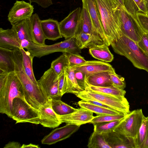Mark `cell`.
<instances>
[{
    "mask_svg": "<svg viewBox=\"0 0 148 148\" xmlns=\"http://www.w3.org/2000/svg\"><path fill=\"white\" fill-rule=\"evenodd\" d=\"M103 28L110 45L123 35L119 15L121 6L118 0H96Z\"/></svg>",
    "mask_w": 148,
    "mask_h": 148,
    "instance_id": "6da1fadb",
    "label": "cell"
},
{
    "mask_svg": "<svg viewBox=\"0 0 148 148\" xmlns=\"http://www.w3.org/2000/svg\"><path fill=\"white\" fill-rule=\"evenodd\" d=\"M13 56L14 72L23 86L25 100L32 106L38 109L49 100L39 86L34 84L25 73L21 52H15Z\"/></svg>",
    "mask_w": 148,
    "mask_h": 148,
    "instance_id": "7a4b0ae2",
    "label": "cell"
},
{
    "mask_svg": "<svg viewBox=\"0 0 148 148\" xmlns=\"http://www.w3.org/2000/svg\"><path fill=\"white\" fill-rule=\"evenodd\" d=\"M111 45L115 53L126 58L136 68L148 73V55L136 42L122 35Z\"/></svg>",
    "mask_w": 148,
    "mask_h": 148,
    "instance_id": "3957f363",
    "label": "cell"
},
{
    "mask_svg": "<svg viewBox=\"0 0 148 148\" xmlns=\"http://www.w3.org/2000/svg\"><path fill=\"white\" fill-rule=\"evenodd\" d=\"M16 97L25 100L23 86L14 71L7 74L3 86L0 88V112L12 118L13 101Z\"/></svg>",
    "mask_w": 148,
    "mask_h": 148,
    "instance_id": "277c9868",
    "label": "cell"
},
{
    "mask_svg": "<svg viewBox=\"0 0 148 148\" xmlns=\"http://www.w3.org/2000/svg\"><path fill=\"white\" fill-rule=\"evenodd\" d=\"M25 49L33 58H40L56 52L78 53L81 52L74 36L50 45H38L31 42Z\"/></svg>",
    "mask_w": 148,
    "mask_h": 148,
    "instance_id": "5b68a950",
    "label": "cell"
},
{
    "mask_svg": "<svg viewBox=\"0 0 148 148\" xmlns=\"http://www.w3.org/2000/svg\"><path fill=\"white\" fill-rule=\"evenodd\" d=\"M12 118L16 121V124L29 123L38 125L40 124V114L38 110L26 100L16 97L13 101Z\"/></svg>",
    "mask_w": 148,
    "mask_h": 148,
    "instance_id": "8992f818",
    "label": "cell"
},
{
    "mask_svg": "<svg viewBox=\"0 0 148 148\" xmlns=\"http://www.w3.org/2000/svg\"><path fill=\"white\" fill-rule=\"evenodd\" d=\"M75 95L82 100L86 99L98 101L126 114L130 112L129 103L125 97L119 98L86 90L80 92Z\"/></svg>",
    "mask_w": 148,
    "mask_h": 148,
    "instance_id": "52a82bcc",
    "label": "cell"
},
{
    "mask_svg": "<svg viewBox=\"0 0 148 148\" xmlns=\"http://www.w3.org/2000/svg\"><path fill=\"white\" fill-rule=\"evenodd\" d=\"M145 117L142 109L133 110L126 115L113 130L134 139L138 133Z\"/></svg>",
    "mask_w": 148,
    "mask_h": 148,
    "instance_id": "ba28073f",
    "label": "cell"
},
{
    "mask_svg": "<svg viewBox=\"0 0 148 148\" xmlns=\"http://www.w3.org/2000/svg\"><path fill=\"white\" fill-rule=\"evenodd\" d=\"M119 19L120 29L123 35L137 43L144 32L140 27L137 18L133 16L125 8L121 6Z\"/></svg>",
    "mask_w": 148,
    "mask_h": 148,
    "instance_id": "9c48e42d",
    "label": "cell"
},
{
    "mask_svg": "<svg viewBox=\"0 0 148 148\" xmlns=\"http://www.w3.org/2000/svg\"><path fill=\"white\" fill-rule=\"evenodd\" d=\"M37 82L49 100L61 99L58 95V76L51 68L46 71Z\"/></svg>",
    "mask_w": 148,
    "mask_h": 148,
    "instance_id": "30bf717a",
    "label": "cell"
},
{
    "mask_svg": "<svg viewBox=\"0 0 148 148\" xmlns=\"http://www.w3.org/2000/svg\"><path fill=\"white\" fill-rule=\"evenodd\" d=\"M82 7L88 12L94 31L102 45H110L100 19L96 0H82Z\"/></svg>",
    "mask_w": 148,
    "mask_h": 148,
    "instance_id": "8fae6325",
    "label": "cell"
},
{
    "mask_svg": "<svg viewBox=\"0 0 148 148\" xmlns=\"http://www.w3.org/2000/svg\"><path fill=\"white\" fill-rule=\"evenodd\" d=\"M34 7L29 2L16 0L8 16L11 25L26 19H29L33 15Z\"/></svg>",
    "mask_w": 148,
    "mask_h": 148,
    "instance_id": "7c38bea8",
    "label": "cell"
},
{
    "mask_svg": "<svg viewBox=\"0 0 148 148\" xmlns=\"http://www.w3.org/2000/svg\"><path fill=\"white\" fill-rule=\"evenodd\" d=\"M82 10L80 7L77 8L59 23L62 36L65 39L74 37L76 35Z\"/></svg>",
    "mask_w": 148,
    "mask_h": 148,
    "instance_id": "4fadbf2b",
    "label": "cell"
},
{
    "mask_svg": "<svg viewBox=\"0 0 148 148\" xmlns=\"http://www.w3.org/2000/svg\"><path fill=\"white\" fill-rule=\"evenodd\" d=\"M80 125L71 124L57 128L45 136L41 140L43 144L51 145L69 137L79 129Z\"/></svg>",
    "mask_w": 148,
    "mask_h": 148,
    "instance_id": "5bb4252c",
    "label": "cell"
},
{
    "mask_svg": "<svg viewBox=\"0 0 148 148\" xmlns=\"http://www.w3.org/2000/svg\"><path fill=\"white\" fill-rule=\"evenodd\" d=\"M70 67L74 70L83 72L85 75L86 79L90 76L99 72L115 71L109 64L97 60L88 61L82 64Z\"/></svg>",
    "mask_w": 148,
    "mask_h": 148,
    "instance_id": "9a60e30c",
    "label": "cell"
},
{
    "mask_svg": "<svg viewBox=\"0 0 148 148\" xmlns=\"http://www.w3.org/2000/svg\"><path fill=\"white\" fill-rule=\"evenodd\" d=\"M38 110L40 114V124L43 126L54 128L62 123L52 108L51 100H49Z\"/></svg>",
    "mask_w": 148,
    "mask_h": 148,
    "instance_id": "2e32d148",
    "label": "cell"
},
{
    "mask_svg": "<svg viewBox=\"0 0 148 148\" xmlns=\"http://www.w3.org/2000/svg\"><path fill=\"white\" fill-rule=\"evenodd\" d=\"M58 116L62 123L79 125L90 123L95 117L92 112L82 108L71 113Z\"/></svg>",
    "mask_w": 148,
    "mask_h": 148,
    "instance_id": "e0dca14e",
    "label": "cell"
},
{
    "mask_svg": "<svg viewBox=\"0 0 148 148\" xmlns=\"http://www.w3.org/2000/svg\"><path fill=\"white\" fill-rule=\"evenodd\" d=\"M107 144L111 148H136L134 139L114 130L102 133Z\"/></svg>",
    "mask_w": 148,
    "mask_h": 148,
    "instance_id": "ac0fdd59",
    "label": "cell"
},
{
    "mask_svg": "<svg viewBox=\"0 0 148 148\" xmlns=\"http://www.w3.org/2000/svg\"><path fill=\"white\" fill-rule=\"evenodd\" d=\"M82 32L91 34L92 39V46L102 45L94 31L88 12L83 7L82 9L76 35Z\"/></svg>",
    "mask_w": 148,
    "mask_h": 148,
    "instance_id": "d6986e66",
    "label": "cell"
},
{
    "mask_svg": "<svg viewBox=\"0 0 148 148\" xmlns=\"http://www.w3.org/2000/svg\"><path fill=\"white\" fill-rule=\"evenodd\" d=\"M0 47L13 50L21 49V44L14 30L0 28Z\"/></svg>",
    "mask_w": 148,
    "mask_h": 148,
    "instance_id": "ffe728a7",
    "label": "cell"
},
{
    "mask_svg": "<svg viewBox=\"0 0 148 148\" xmlns=\"http://www.w3.org/2000/svg\"><path fill=\"white\" fill-rule=\"evenodd\" d=\"M40 24L46 39L54 41L62 37L57 20L49 18L41 20Z\"/></svg>",
    "mask_w": 148,
    "mask_h": 148,
    "instance_id": "44dd1931",
    "label": "cell"
},
{
    "mask_svg": "<svg viewBox=\"0 0 148 148\" xmlns=\"http://www.w3.org/2000/svg\"><path fill=\"white\" fill-rule=\"evenodd\" d=\"M13 50L0 47V73L14 71Z\"/></svg>",
    "mask_w": 148,
    "mask_h": 148,
    "instance_id": "7402d4cb",
    "label": "cell"
},
{
    "mask_svg": "<svg viewBox=\"0 0 148 148\" xmlns=\"http://www.w3.org/2000/svg\"><path fill=\"white\" fill-rule=\"evenodd\" d=\"M30 20L32 42L38 45H45L46 39L41 25V20L38 14H33Z\"/></svg>",
    "mask_w": 148,
    "mask_h": 148,
    "instance_id": "603a6c76",
    "label": "cell"
},
{
    "mask_svg": "<svg viewBox=\"0 0 148 148\" xmlns=\"http://www.w3.org/2000/svg\"><path fill=\"white\" fill-rule=\"evenodd\" d=\"M113 71H104L99 72L88 77L86 82L88 86L98 87L114 86L110 79V74Z\"/></svg>",
    "mask_w": 148,
    "mask_h": 148,
    "instance_id": "cb8c5ba5",
    "label": "cell"
},
{
    "mask_svg": "<svg viewBox=\"0 0 148 148\" xmlns=\"http://www.w3.org/2000/svg\"><path fill=\"white\" fill-rule=\"evenodd\" d=\"M106 45L92 46L89 48L90 54L94 58L105 62L112 61L114 57Z\"/></svg>",
    "mask_w": 148,
    "mask_h": 148,
    "instance_id": "d4e9b609",
    "label": "cell"
},
{
    "mask_svg": "<svg viewBox=\"0 0 148 148\" xmlns=\"http://www.w3.org/2000/svg\"><path fill=\"white\" fill-rule=\"evenodd\" d=\"M21 44L24 40L32 42L30 20L26 19L12 25Z\"/></svg>",
    "mask_w": 148,
    "mask_h": 148,
    "instance_id": "484cf974",
    "label": "cell"
},
{
    "mask_svg": "<svg viewBox=\"0 0 148 148\" xmlns=\"http://www.w3.org/2000/svg\"><path fill=\"white\" fill-rule=\"evenodd\" d=\"M77 103L81 107L86 109L97 114V115H126L125 113L118 111H115L99 106L91 104L83 100L79 101Z\"/></svg>",
    "mask_w": 148,
    "mask_h": 148,
    "instance_id": "4316f807",
    "label": "cell"
},
{
    "mask_svg": "<svg viewBox=\"0 0 148 148\" xmlns=\"http://www.w3.org/2000/svg\"><path fill=\"white\" fill-rule=\"evenodd\" d=\"M66 84V93L75 95L84 90L79 85L75 76L74 70L70 67L64 69Z\"/></svg>",
    "mask_w": 148,
    "mask_h": 148,
    "instance_id": "83f0119b",
    "label": "cell"
},
{
    "mask_svg": "<svg viewBox=\"0 0 148 148\" xmlns=\"http://www.w3.org/2000/svg\"><path fill=\"white\" fill-rule=\"evenodd\" d=\"M85 90L119 98L124 97L126 93L125 90L114 86L110 87H98L88 86Z\"/></svg>",
    "mask_w": 148,
    "mask_h": 148,
    "instance_id": "f1b7e54d",
    "label": "cell"
},
{
    "mask_svg": "<svg viewBox=\"0 0 148 148\" xmlns=\"http://www.w3.org/2000/svg\"><path fill=\"white\" fill-rule=\"evenodd\" d=\"M20 49L22 54L23 66L25 73L34 84L38 85L33 71L32 62L34 58L28 51H25L22 48Z\"/></svg>",
    "mask_w": 148,
    "mask_h": 148,
    "instance_id": "f546056e",
    "label": "cell"
},
{
    "mask_svg": "<svg viewBox=\"0 0 148 148\" xmlns=\"http://www.w3.org/2000/svg\"><path fill=\"white\" fill-rule=\"evenodd\" d=\"M51 105L53 110L58 116L71 113L77 109L64 102L61 99L51 100Z\"/></svg>",
    "mask_w": 148,
    "mask_h": 148,
    "instance_id": "4dcf8cb0",
    "label": "cell"
},
{
    "mask_svg": "<svg viewBox=\"0 0 148 148\" xmlns=\"http://www.w3.org/2000/svg\"><path fill=\"white\" fill-rule=\"evenodd\" d=\"M87 147L89 148H111L106 141L102 134L95 131L89 138Z\"/></svg>",
    "mask_w": 148,
    "mask_h": 148,
    "instance_id": "1f68e13d",
    "label": "cell"
},
{
    "mask_svg": "<svg viewBox=\"0 0 148 148\" xmlns=\"http://www.w3.org/2000/svg\"><path fill=\"white\" fill-rule=\"evenodd\" d=\"M69 62L66 52H63L59 57L52 61L51 67L58 76L64 70L66 67L69 66Z\"/></svg>",
    "mask_w": 148,
    "mask_h": 148,
    "instance_id": "d6a6232c",
    "label": "cell"
},
{
    "mask_svg": "<svg viewBox=\"0 0 148 148\" xmlns=\"http://www.w3.org/2000/svg\"><path fill=\"white\" fill-rule=\"evenodd\" d=\"M148 137V120L145 116L138 133L134 139L136 148H140Z\"/></svg>",
    "mask_w": 148,
    "mask_h": 148,
    "instance_id": "836d02e7",
    "label": "cell"
},
{
    "mask_svg": "<svg viewBox=\"0 0 148 148\" xmlns=\"http://www.w3.org/2000/svg\"><path fill=\"white\" fill-rule=\"evenodd\" d=\"M122 119L96 123L93 125L94 131L99 133L102 134L113 130Z\"/></svg>",
    "mask_w": 148,
    "mask_h": 148,
    "instance_id": "e575fe53",
    "label": "cell"
},
{
    "mask_svg": "<svg viewBox=\"0 0 148 148\" xmlns=\"http://www.w3.org/2000/svg\"><path fill=\"white\" fill-rule=\"evenodd\" d=\"M77 44L81 49L89 48L92 45V39L91 34L80 33L75 35Z\"/></svg>",
    "mask_w": 148,
    "mask_h": 148,
    "instance_id": "d590c367",
    "label": "cell"
},
{
    "mask_svg": "<svg viewBox=\"0 0 148 148\" xmlns=\"http://www.w3.org/2000/svg\"><path fill=\"white\" fill-rule=\"evenodd\" d=\"M126 115L122 114L97 115L94 117L90 123L94 125L99 122H108L121 120L123 119Z\"/></svg>",
    "mask_w": 148,
    "mask_h": 148,
    "instance_id": "8d00e7d4",
    "label": "cell"
},
{
    "mask_svg": "<svg viewBox=\"0 0 148 148\" xmlns=\"http://www.w3.org/2000/svg\"><path fill=\"white\" fill-rule=\"evenodd\" d=\"M69 62V67L79 65L86 62L87 61L78 53H66Z\"/></svg>",
    "mask_w": 148,
    "mask_h": 148,
    "instance_id": "74e56055",
    "label": "cell"
},
{
    "mask_svg": "<svg viewBox=\"0 0 148 148\" xmlns=\"http://www.w3.org/2000/svg\"><path fill=\"white\" fill-rule=\"evenodd\" d=\"M111 80L114 86L122 90L126 87L125 79L117 74L115 71L111 72L110 74Z\"/></svg>",
    "mask_w": 148,
    "mask_h": 148,
    "instance_id": "f35d334b",
    "label": "cell"
},
{
    "mask_svg": "<svg viewBox=\"0 0 148 148\" xmlns=\"http://www.w3.org/2000/svg\"><path fill=\"white\" fill-rule=\"evenodd\" d=\"M124 6L129 13L137 18L136 14L140 12L138 6L134 0H124Z\"/></svg>",
    "mask_w": 148,
    "mask_h": 148,
    "instance_id": "ab89813d",
    "label": "cell"
},
{
    "mask_svg": "<svg viewBox=\"0 0 148 148\" xmlns=\"http://www.w3.org/2000/svg\"><path fill=\"white\" fill-rule=\"evenodd\" d=\"M136 18L139 25L144 33H148V16L144 13H137Z\"/></svg>",
    "mask_w": 148,
    "mask_h": 148,
    "instance_id": "60d3db41",
    "label": "cell"
},
{
    "mask_svg": "<svg viewBox=\"0 0 148 148\" xmlns=\"http://www.w3.org/2000/svg\"><path fill=\"white\" fill-rule=\"evenodd\" d=\"M58 95L60 97L66 93V84L64 70L58 76Z\"/></svg>",
    "mask_w": 148,
    "mask_h": 148,
    "instance_id": "b9f144b4",
    "label": "cell"
},
{
    "mask_svg": "<svg viewBox=\"0 0 148 148\" xmlns=\"http://www.w3.org/2000/svg\"><path fill=\"white\" fill-rule=\"evenodd\" d=\"M74 72L78 84L82 89L85 90L88 86L86 82L85 75L83 72L78 70H74Z\"/></svg>",
    "mask_w": 148,
    "mask_h": 148,
    "instance_id": "7bdbcfd3",
    "label": "cell"
},
{
    "mask_svg": "<svg viewBox=\"0 0 148 148\" xmlns=\"http://www.w3.org/2000/svg\"><path fill=\"white\" fill-rule=\"evenodd\" d=\"M137 44L140 48L148 55V33H144Z\"/></svg>",
    "mask_w": 148,
    "mask_h": 148,
    "instance_id": "ee69618b",
    "label": "cell"
},
{
    "mask_svg": "<svg viewBox=\"0 0 148 148\" xmlns=\"http://www.w3.org/2000/svg\"><path fill=\"white\" fill-rule=\"evenodd\" d=\"M30 3H36L44 8H46L53 4L51 0H28Z\"/></svg>",
    "mask_w": 148,
    "mask_h": 148,
    "instance_id": "f6af8a7d",
    "label": "cell"
},
{
    "mask_svg": "<svg viewBox=\"0 0 148 148\" xmlns=\"http://www.w3.org/2000/svg\"><path fill=\"white\" fill-rule=\"evenodd\" d=\"M83 100H84V101L87 102L88 103H89L91 104H94L95 105H97L98 106H101L103 107H104L105 108H108L112 110H115V111H118L117 110H116L115 109H114L112 108L111 107L109 106H107L104 104H103L98 101L94 100H92V99H83Z\"/></svg>",
    "mask_w": 148,
    "mask_h": 148,
    "instance_id": "bcb514c9",
    "label": "cell"
},
{
    "mask_svg": "<svg viewBox=\"0 0 148 148\" xmlns=\"http://www.w3.org/2000/svg\"><path fill=\"white\" fill-rule=\"evenodd\" d=\"M138 6L140 12L147 14V10L144 0H134Z\"/></svg>",
    "mask_w": 148,
    "mask_h": 148,
    "instance_id": "7dc6e473",
    "label": "cell"
},
{
    "mask_svg": "<svg viewBox=\"0 0 148 148\" xmlns=\"http://www.w3.org/2000/svg\"><path fill=\"white\" fill-rule=\"evenodd\" d=\"M21 144L17 142H9L6 144L4 148H21Z\"/></svg>",
    "mask_w": 148,
    "mask_h": 148,
    "instance_id": "c3c4849f",
    "label": "cell"
},
{
    "mask_svg": "<svg viewBox=\"0 0 148 148\" xmlns=\"http://www.w3.org/2000/svg\"><path fill=\"white\" fill-rule=\"evenodd\" d=\"M39 148L40 147L38 145L32 143H30L28 145L23 144L21 145V148Z\"/></svg>",
    "mask_w": 148,
    "mask_h": 148,
    "instance_id": "681fc988",
    "label": "cell"
},
{
    "mask_svg": "<svg viewBox=\"0 0 148 148\" xmlns=\"http://www.w3.org/2000/svg\"><path fill=\"white\" fill-rule=\"evenodd\" d=\"M140 148H148V137Z\"/></svg>",
    "mask_w": 148,
    "mask_h": 148,
    "instance_id": "f907efd6",
    "label": "cell"
},
{
    "mask_svg": "<svg viewBox=\"0 0 148 148\" xmlns=\"http://www.w3.org/2000/svg\"><path fill=\"white\" fill-rule=\"evenodd\" d=\"M147 12V14L148 16V0H144Z\"/></svg>",
    "mask_w": 148,
    "mask_h": 148,
    "instance_id": "816d5d0a",
    "label": "cell"
},
{
    "mask_svg": "<svg viewBox=\"0 0 148 148\" xmlns=\"http://www.w3.org/2000/svg\"><path fill=\"white\" fill-rule=\"evenodd\" d=\"M121 5L124 8V0H118Z\"/></svg>",
    "mask_w": 148,
    "mask_h": 148,
    "instance_id": "f5cc1de1",
    "label": "cell"
},
{
    "mask_svg": "<svg viewBox=\"0 0 148 148\" xmlns=\"http://www.w3.org/2000/svg\"><path fill=\"white\" fill-rule=\"evenodd\" d=\"M146 119L148 120V116L147 117H146Z\"/></svg>",
    "mask_w": 148,
    "mask_h": 148,
    "instance_id": "db71d44e",
    "label": "cell"
}]
</instances>
